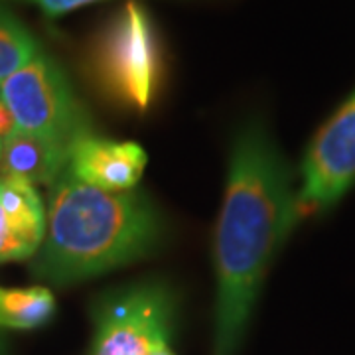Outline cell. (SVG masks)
<instances>
[{
	"instance_id": "6da1fadb",
	"label": "cell",
	"mask_w": 355,
	"mask_h": 355,
	"mask_svg": "<svg viewBox=\"0 0 355 355\" xmlns=\"http://www.w3.org/2000/svg\"><path fill=\"white\" fill-rule=\"evenodd\" d=\"M298 221L288 162L265 125L249 123L231 148L216 227L217 302L211 355L237 354L266 268Z\"/></svg>"
},
{
	"instance_id": "7a4b0ae2",
	"label": "cell",
	"mask_w": 355,
	"mask_h": 355,
	"mask_svg": "<svg viewBox=\"0 0 355 355\" xmlns=\"http://www.w3.org/2000/svg\"><path fill=\"white\" fill-rule=\"evenodd\" d=\"M164 217L142 191H105L67 168L50 186L34 277L58 286L107 275L160 247Z\"/></svg>"
},
{
	"instance_id": "3957f363",
	"label": "cell",
	"mask_w": 355,
	"mask_h": 355,
	"mask_svg": "<svg viewBox=\"0 0 355 355\" xmlns=\"http://www.w3.org/2000/svg\"><path fill=\"white\" fill-rule=\"evenodd\" d=\"M176 312V294L162 280L107 292L91 312L89 355H176L172 349Z\"/></svg>"
},
{
	"instance_id": "277c9868",
	"label": "cell",
	"mask_w": 355,
	"mask_h": 355,
	"mask_svg": "<svg viewBox=\"0 0 355 355\" xmlns=\"http://www.w3.org/2000/svg\"><path fill=\"white\" fill-rule=\"evenodd\" d=\"M0 101L6 105L14 127L69 148L79 137L91 132L87 113L62 67L40 51L0 83Z\"/></svg>"
},
{
	"instance_id": "5b68a950",
	"label": "cell",
	"mask_w": 355,
	"mask_h": 355,
	"mask_svg": "<svg viewBox=\"0 0 355 355\" xmlns=\"http://www.w3.org/2000/svg\"><path fill=\"white\" fill-rule=\"evenodd\" d=\"M93 71L114 101L146 109L160 77V53L148 14L128 2L103 30L93 51Z\"/></svg>"
},
{
	"instance_id": "8992f818",
	"label": "cell",
	"mask_w": 355,
	"mask_h": 355,
	"mask_svg": "<svg viewBox=\"0 0 355 355\" xmlns=\"http://www.w3.org/2000/svg\"><path fill=\"white\" fill-rule=\"evenodd\" d=\"M355 184V91L312 139L300 166L296 214L304 219L342 200Z\"/></svg>"
},
{
	"instance_id": "52a82bcc",
	"label": "cell",
	"mask_w": 355,
	"mask_h": 355,
	"mask_svg": "<svg viewBox=\"0 0 355 355\" xmlns=\"http://www.w3.org/2000/svg\"><path fill=\"white\" fill-rule=\"evenodd\" d=\"M146 153L137 142L83 135L71 144L67 170L81 182L105 191H128L139 184Z\"/></svg>"
},
{
	"instance_id": "ba28073f",
	"label": "cell",
	"mask_w": 355,
	"mask_h": 355,
	"mask_svg": "<svg viewBox=\"0 0 355 355\" xmlns=\"http://www.w3.org/2000/svg\"><path fill=\"white\" fill-rule=\"evenodd\" d=\"M46 237V207L32 184L0 176V263L38 253Z\"/></svg>"
},
{
	"instance_id": "9c48e42d",
	"label": "cell",
	"mask_w": 355,
	"mask_h": 355,
	"mask_svg": "<svg viewBox=\"0 0 355 355\" xmlns=\"http://www.w3.org/2000/svg\"><path fill=\"white\" fill-rule=\"evenodd\" d=\"M69 150L62 142L14 127L2 139L0 176L18 178L32 186H51L67 168Z\"/></svg>"
},
{
	"instance_id": "30bf717a",
	"label": "cell",
	"mask_w": 355,
	"mask_h": 355,
	"mask_svg": "<svg viewBox=\"0 0 355 355\" xmlns=\"http://www.w3.org/2000/svg\"><path fill=\"white\" fill-rule=\"evenodd\" d=\"M55 312V300L46 286L0 288V328L34 330Z\"/></svg>"
},
{
	"instance_id": "8fae6325",
	"label": "cell",
	"mask_w": 355,
	"mask_h": 355,
	"mask_svg": "<svg viewBox=\"0 0 355 355\" xmlns=\"http://www.w3.org/2000/svg\"><path fill=\"white\" fill-rule=\"evenodd\" d=\"M38 53V44L24 24L0 6V83Z\"/></svg>"
},
{
	"instance_id": "7c38bea8",
	"label": "cell",
	"mask_w": 355,
	"mask_h": 355,
	"mask_svg": "<svg viewBox=\"0 0 355 355\" xmlns=\"http://www.w3.org/2000/svg\"><path fill=\"white\" fill-rule=\"evenodd\" d=\"M20 2L36 4L40 10H42V12H46L48 16H62V14L77 10V8H81V6L101 2V0H20Z\"/></svg>"
},
{
	"instance_id": "4fadbf2b",
	"label": "cell",
	"mask_w": 355,
	"mask_h": 355,
	"mask_svg": "<svg viewBox=\"0 0 355 355\" xmlns=\"http://www.w3.org/2000/svg\"><path fill=\"white\" fill-rule=\"evenodd\" d=\"M12 128H14L12 116H10V113H8L6 105L0 101V139H4Z\"/></svg>"
},
{
	"instance_id": "5bb4252c",
	"label": "cell",
	"mask_w": 355,
	"mask_h": 355,
	"mask_svg": "<svg viewBox=\"0 0 355 355\" xmlns=\"http://www.w3.org/2000/svg\"><path fill=\"white\" fill-rule=\"evenodd\" d=\"M0 355H8L6 354V345L2 342V336H0Z\"/></svg>"
},
{
	"instance_id": "9a60e30c",
	"label": "cell",
	"mask_w": 355,
	"mask_h": 355,
	"mask_svg": "<svg viewBox=\"0 0 355 355\" xmlns=\"http://www.w3.org/2000/svg\"><path fill=\"white\" fill-rule=\"evenodd\" d=\"M0 153H2V139H0Z\"/></svg>"
}]
</instances>
